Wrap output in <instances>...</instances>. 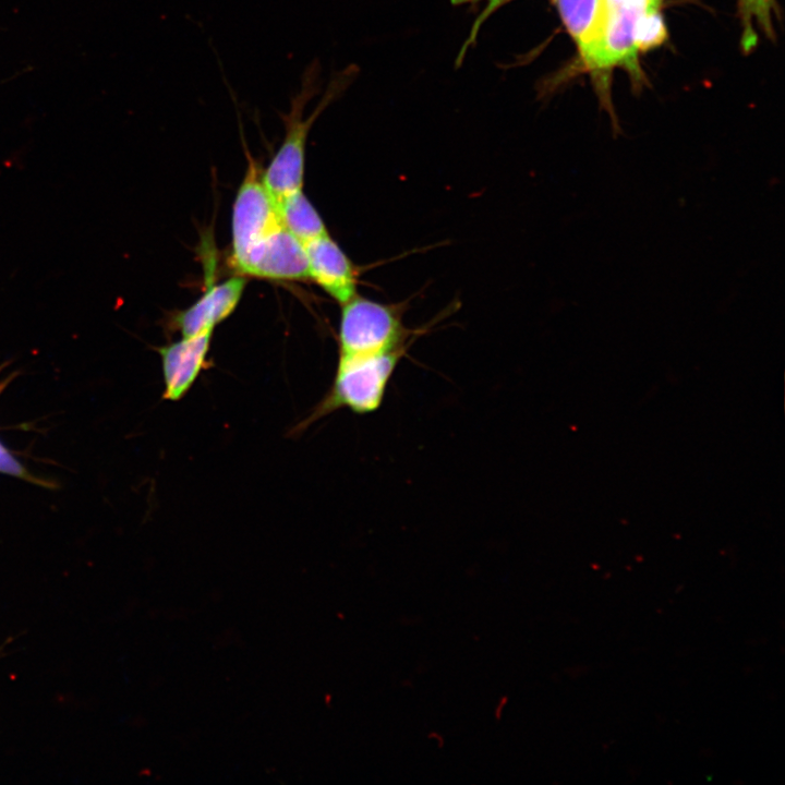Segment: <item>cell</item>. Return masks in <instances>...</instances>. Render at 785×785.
<instances>
[{
	"mask_svg": "<svg viewBox=\"0 0 785 785\" xmlns=\"http://www.w3.org/2000/svg\"><path fill=\"white\" fill-rule=\"evenodd\" d=\"M249 160L232 209L231 263L242 276L269 280L306 278L304 244L282 224L257 165Z\"/></svg>",
	"mask_w": 785,
	"mask_h": 785,
	"instance_id": "1",
	"label": "cell"
},
{
	"mask_svg": "<svg viewBox=\"0 0 785 785\" xmlns=\"http://www.w3.org/2000/svg\"><path fill=\"white\" fill-rule=\"evenodd\" d=\"M350 78V71L333 77L314 111L304 118L306 105L321 90V65L313 60L304 69L300 87L290 98L289 110L282 114L286 131L282 143L262 173V181L276 204L302 191L309 132L318 116L343 92Z\"/></svg>",
	"mask_w": 785,
	"mask_h": 785,
	"instance_id": "2",
	"label": "cell"
},
{
	"mask_svg": "<svg viewBox=\"0 0 785 785\" xmlns=\"http://www.w3.org/2000/svg\"><path fill=\"white\" fill-rule=\"evenodd\" d=\"M408 348L373 354L339 355L330 389L307 418L311 423L338 409L357 414L377 411Z\"/></svg>",
	"mask_w": 785,
	"mask_h": 785,
	"instance_id": "3",
	"label": "cell"
},
{
	"mask_svg": "<svg viewBox=\"0 0 785 785\" xmlns=\"http://www.w3.org/2000/svg\"><path fill=\"white\" fill-rule=\"evenodd\" d=\"M413 331L402 322L400 306L359 294L341 305L339 355L373 354L408 348Z\"/></svg>",
	"mask_w": 785,
	"mask_h": 785,
	"instance_id": "4",
	"label": "cell"
},
{
	"mask_svg": "<svg viewBox=\"0 0 785 785\" xmlns=\"http://www.w3.org/2000/svg\"><path fill=\"white\" fill-rule=\"evenodd\" d=\"M304 247L307 278L340 305L358 294L357 267L329 233L310 241Z\"/></svg>",
	"mask_w": 785,
	"mask_h": 785,
	"instance_id": "5",
	"label": "cell"
},
{
	"mask_svg": "<svg viewBox=\"0 0 785 785\" xmlns=\"http://www.w3.org/2000/svg\"><path fill=\"white\" fill-rule=\"evenodd\" d=\"M213 331L202 333L158 348L164 378L162 398L169 401L182 399L208 367L207 357Z\"/></svg>",
	"mask_w": 785,
	"mask_h": 785,
	"instance_id": "6",
	"label": "cell"
},
{
	"mask_svg": "<svg viewBox=\"0 0 785 785\" xmlns=\"http://www.w3.org/2000/svg\"><path fill=\"white\" fill-rule=\"evenodd\" d=\"M556 4L583 62L593 70H600L608 22V0H556Z\"/></svg>",
	"mask_w": 785,
	"mask_h": 785,
	"instance_id": "7",
	"label": "cell"
},
{
	"mask_svg": "<svg viewBox=\"0 0 785 785\" xmlns=\"http://www.w3.org/2000/svg\"><path fill=\"white\" fill-rule=\"evenodd\" d=\"M244 276L238 275L209 286L201 298L176 316L182 337L213 331L237 307L245 288Z\"/></svg>",
	"mask_w": 785,
	"mask_h": 785,
	"instance_id": "8",
	"label": "cell"
},
{
	"mask_svg": "<svg viewBox=\"0 0 785 785\" xmlns=\"http://www.w3.org/2000/svg\"><path fill=\"white\" fill-rule=\"evenodd\" d=\"M282 224L301 243L328 234L326 225L303 191L294 192L277 203Z\"/></svg>",
	"mask_w": 785,
	"mask_h": 785,
	"instance_id": "9",
	"label": "cell"
},
{
	"mask_svg": "<svg viewBox=\"0 0 785 785\" xmlns=\"http://www.w3.org/2000/svg\"><path fill=\"white\" fill-rule=\"evenodd\" d=\"M742 39L746 50L757 43L758 31L766 36L774 35V17L777 14L776 0H739Z\"/></svg>",
	"mask_w": 785,
	"mask_h": 785,
	"instance_id": "10",
	"label": "cell"
},
{
	"mask_svg": "<svg viewBox=\"0 0 785 785\" xmlns=\"http://www.w3.org/2000/svg\"><path fill=\"white\" fill-rule=\"evenodd\" d=\"M665 26L660 8L643 12L636 26V45L638 51L659 45L665 38Z\"/></svg>",
	"mask_w": 785,
	"mask_h": 785,
	"instance_id": "11",
	"label": "cell"
},
{
	"mask_svg": "<svg viewBox=\"0 0 785 785\" xmlns=\"http://www.w3.org/2000/svg\"><path fill=\"white\" fill-rule=\"evenodd\" d=\"M484 2V9L479 14L478 19L472 25V29L470 32V35L463 45L459 60L463 57L466 50L471 46V44L474 41V38L476 37L478 32L480 31L482 24L491 16L492 13H494L496 10H498L502 5L505 3L511 1V0H452L454 4H464V3H476V2Z\"/></svg>",
	"mask_w": 785,
	"mask_h": 785,
	"instance_id": "12",
	"label": "cell"
},
{
	"mask_svg": "<svg viewBox=\"0 0 785 785\" xmlns=\"http://www.w3.org/2000/svg\"><path fill=\"white\" fill-rule=\"evenodd\" d=\"M0 472L28 480L26 470L0 443Z\"/></svg>",
	"mask_w": 785,
	"mask_h": 785,
	"instance_id": "13",
	"label": "cell"
}]
</instances>
